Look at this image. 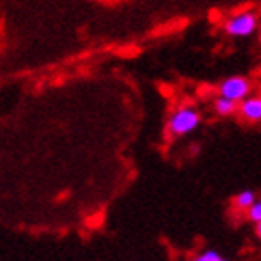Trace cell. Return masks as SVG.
Instances as JSON below:
<instances>
[{"instance_id":"1","label":"cell","mask_w":261,"mask_h":261,"mask_svg":"<svg viewBox=\"0 0 261 261\" xmlns=\"http://www.w3.org/2000/svg\"><path fill=\"white\" fill-rule=\"evenodd\" d=\"M200 112L194 107H181L170 116L168 133L172 136H183L200 125Z\"/></svg>"},{"instance_id":"2","label":"cell","mask_w":261,"mask_h":261,"mask_svg":"<svg viewBox=\"0 0 261 261\" xmlns=\"http://www.w3.org/2000/svg\"><path fill=\"white\" fill-rule=\"evenodd\" d=\"M257 24H259V17L254 11H245V13H239V15L228 19L224 24V30L233 38H246V36H252L256 32Z\"/></svg>"},{"instance_id":"3","label":"cell","mask_w":261,"mask_h":261,"mask_svg":"<svg viewBox=\"0 0 261 261\" xmlns=\"http://www.w3.org/2000/svg\"><path fill=\"white\" fill-rule=\"evenodd\" d=\"M252 84L245 76H231L220 84V97L229 99L233 103H241L243 99L250 97Z\"/></svg>"},{"instance_id":"4","label":"cell","mask_w":261,"mask_h":261,"mask_svg":"<svg viewBox=\"0 0 261 261\" xmlns=\"http://www.w3.org/2000/svg\"><path fill=\"white\" fill-rule=\"evenodd\" d=\"M237 112L241 118H245L246 121L257 123L261 120V99L259 97H246L241 103H237Z\"/></svg>"},{"instance_id":"5","label":"cell","mask_w":261,"mask_h":261,"mask_svg":"<svg viewBox=\"0 0 261 261\" xmlns=\"http://www.w3.org/2000/svg\"><path fill=\"white\" fill-rule=\"evenodd\" d=\"M215 110H217L218 116H231L237 112V103L229 101V99L218 97L217 101H215Z\"/></svg>"},{"instance_id":"6","label":"cell","mask_w":261,"mask_h":261,"mask_svg":"<svg viewBox=\"0 0 261 261\" xmlns=\"http://www.w3.org/2000/svg\"><path fill=\"white\" fill-rule=\"evenodd\" d=\"M256 200H257V198H256V192H254V191H243V192H239V194L235 196L233 205L243 211V209H248V207H250Z\"/></svg>"},{"instance_id":"7","label":"cell","mask_w":261,"mask_h":261,"mask_svg":"<svg viewBox=\"0 0 261 261\" xmlns=\"http://www.w3.org/2000/svg\"><path fill=\"white\" fill-rule=\"evenodd\" d=\"M246 211H248V220L256 226V233L259 235L261 233V203H259V200L254 201Z\"/></svg>"},{"instance_id":"8","label":"cell","mask_w":261,"mask_h":261,"mask_svg":"<svg viewBox=\"0 0 261 261\" xmlns=\"http://www.w3.org/2000/svg\"><path fill=\"white\" fill-rule=\"evenodd\" d=\"M191 261H229L222 256V254H218L217 250H203L200 252L198 256H194Z\"/></svg>"}]
</instances>
